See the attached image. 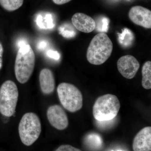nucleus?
Returning a JSON list of instances; mask_svg holds the SVG:
<instances>
[{"label":"nucleus","mask_w":151,"mask_h":151,"mask_svg":"<svg viewBox=\"0 0 151 151\" xmlns=\"http://www.w3.org/2000/svg\"><path fill=\"white\" fill-rule=\"evenodd\" d=\"M113 44L105 33L97 34L90 42L86 52V58L93 65L103 64L111 56Z\"/></svg>","instance_id":"obj_1"},{"label":"nucleus","mask_w":151,"mask_h":151,"mask_svg":"<svg viewBox=\"0 0 151 151\" xmlns=\"http://www.w3.org/2000/svg\"><path fill=\"white\" fill-rule=\"evenodd\" d=\"M34 52L29 44L19 48L15 63V74L17 80L25 84L29 80L35 65Z\"/></svg>","instance_id":"obj_2"},{"label":"nucleus","mask_w":151,"mask_h":151,"mask_svg":"<svg viewBox=\"0 0 151 151\" xmlns=\"http://www.w3.org/2000/svg\"><path fill=\"white\" fill-rule=\"evenodd\" d=\"M121 104L118 97L106 94L98 97L93 107V115L97 121H110L118 115Z\"/></svg>","instance_id":"obj_3"},{"label":"nucleus","mask_w":151,"mask_h":151,"mask_svg":"<svg viewBox=\"0 0 151 151\" xmlns=\"http://www.w3.org/2000/svg\"><path fill=\"white\" fill-rule=\"evenodd\" d=\"M40 119L35 113H27L22 117L19 125V133L22 143L32 145L37 140L41 132Z\"/></svg>","instance_id":"obj_4"},{"label":"nucleus","mask_w":151,"mask_h":151,"mask_svg":"<svg viewBox=\"0 0 151 151\" xmlns=\"http://www.w3.org/2000/svg\"><path fill=\"white\" fill-rule=\"evenodd\" d=\"M60 101L64 108L71 113L81 109L83 106V96L81 91L73 84L62 83L57 87Z\"/></svg>","instance_id":"obj_5"},{"label":"nucleus","mask_w":151,"mask_h":151,"mask_svg":"<svg viewBox=\"0 0 151 151\" xmlns=\"http://www.w3.org/2000/svg\"><path fill=\"white\" fill-rule=\"evenodd\" d=\"M19 97L17 86L14 81H5L0 88V113L9 117L15 112Z\"/></svg>","instance_id":"obj_6"},{"label":"nucleus","mask_w":151,"mask_h":151,"mask_svg":"<svg viewBox=\"0 0 151 151\" xmlns=\"http://www.w3.org/2000/svg\"><path fill=\"white\" fill-rule=\"evenodd\" d=\"M47 116L49 123L57 129L63 130L67 128L68 125V116L60 105L50 106L47 109Z\"/></svg>","instance_id":"obj_7"},{"label":"nucleus","mask_w":151,"mask_h":151,"mask_svg":"<svg viewBox=\"0 0 151 151\" xmlns=\"http://www.w3.org/2000/svg\"><path fill=\"white\" fill-rule=\"evenodd\" d=\"M139 67L140 64L137 60L131 55L121 57L117 62V68L119 72L127 79L134 78Z\"/></svg>","instance_id":"obj_8"},{"label":"nucleus","mask_w":151,"mask_h":151,"mask_svg":"<svg viewBox=\"0 0 151 151\" xmlns=\"http://www.w3.org/2000/svg\"><path fill=\"white\" fill-rule=\"evenodd\" d=\"M129 17L135 24L151 29V11L148 9L139 6L132 7L129 12Z\"/></svg>","instance_id":"obj_9"},{"label":"nucleus","mask_w":151,"mask_h":151,"mask_svg":"<svg viewBox=\"0 0 151 151\" xmlns=\"http://www.w3.org/2000/svg\"><path fill=\"white\" fill-rule=\"evenodd\" d=\"M134 151H151V127H145L134 138Z\"/></svg>","instance_id":"obj_10"},{"label":"nucleus","mask_w":151,"mask_h":151,"mask_svg":"<svg viewBox=\"0 0 151 151\" xmlns=\"http://www.w3.org/2000/svg\"><path fill=\"white\" fill-rule=\"evenodd\" d=\"M71 21L74 27L81 32L90 33L94 31L96 27V22L94 19L81 13L74 14Z\"/></svg>","instance_id":"obj_11"},{"label":"nucleus","mask_w":151,"mask_h":151,"mask_svg":"<svg viewBox=\"0 0 151 151\" xmlns=\"http://www.w3.org/2000/svg\"><path fill=\"white\" fill-rule=\"evenodd\" d=\"M39 79L41 89L44 94H49L53 92L55 88V81L50 69L44 68L41 70Z\"/></svg>","instance_id":"obj_12"},{"label":"nucleus","mask_w":151,"mask_h":151,"mask_svg":"<svg viewBox=\"0 0 151 151\" xmlns=\"http://www.w3.org/2000/svg\"><path fill=\"white\" fill-rule=\"evenodd\" d=\"M142 86L145 89H151V61L144 63L142 68Z\"/></svg>","instance_id":"obj_13"},{"label":"nucleus","mask_w":151,"mask_h":151,"mask_svg":"<svg viewBox=\"0 0 151 151\" xmlns=\"http://www.w3.org/2000/svg\"><path fill=\"white\" fill-rule=\"evenodd\" d=\"M118 40L122 46L128 47L131 46L134 42V35L130 29L125 28L122 33L119 34Z\"/></svg>","instance_id":"obj_14"},{"label":"nucleus","mask_w":151,"mask_h":151,"mask_svg":"<svg viewBox=\"0 0 151 151\" xmlns=\"http://www.w3.org/2000/svg\"><path fill=\"white\" fill-rule=\"evenodd\" d=\"M36 23L41 29H52L54 27L52 16L50 14H47L44 18L40 14L38 15Z\"/></svg>","instance_id":"obj_15"},{"label":"nucleus","mask_w":151,"mask_h":151,"mask_svg":"<svg viewBox=\"0 0 151 151\" xmlns=\"http://www.w3.org/2000/svg\"><path fill=\"white\" fill-rule=\"evenodd\" d=\"M24 0H0V5L9 12L15 11L22 6Z\"/></svg>","instance_id":"obj_16"},{"label":"nucleus","mask_w":151,"mask_h":151,"mask_svg":"<svg viewBox=\"0 0 151 151\" xmlns=\"http://www.w3.org/2000/svg\"><path fill=\"white\" fill-rule=\"evenodd\" d=\"M86 142L88 145L93 150H97L101 147L102 140L100 136L97 134H90L86 138Z\"/></svg>","instance_id":"obj_17"},{"label":"nucleus","mask_w":151,"mask_h":151,"mask_svg":"<svg viewBox=\"0 0 151 151\" xmlns=\"http://www.w3.org/2000/svg\"><path fill=\"white\" fill-rule=\"evenodd\" d=\"M72 27L68 25H63L59 28L60 34L65 38L74 37L76 35V32Z\"/></svg>","instance_id":"obj_18"},{"label":"nucleus","mask_w":151,"mask_h":151,"mask_svg":"<svg viewBox=\"0 0 151 151\" xmlns=\"http://www.w3.org/2000/svg\"><path fill=\"white\" fill-rule=\"evenodd\" d=\"M109 22V19L105 17L102 18L100 21V23H97V25H96L95 29H97L98 31L101 32H107Z\"/></svg>","instance_id":"obj_19"},{"label":"nucleus","mask_w":151,"mask_h":151,"mask_svg":"<svg viewBox=\"0 0 151 151\" xmlns=\"http://www.w3.org/2000/svg\"><path fill=\"white\" fill-rule=\"evenodd\" d=\"M55 151H82L80 149L76 148L75 147L70 145H62L60 146Z\"/></svg>","instance_id":"obj_20"},{"label":"nucleus","mask_w":151,"mask_h":151,"mask_svg":"<svg viewBox=\"0 0 151 151\" xmlns=\"http://www.w3.org/2000/svg\"><path fill=\"white\" fill-rule=\"evenodd\" d=\"M47 55L49 57L56 60H58L60 58V55L57 51L52 50H49L47 52Z\"/></svg>","instance_id":"obj_21"},{"label":"nucleus","mask_w":151,"mask_h":151,"mask_svg":"<svg viewBox=\"0 0 151 151\" xmlns=\"http://www.w3.org/2000/svg\"><path fill=\"white\" fill-rule=\"evenodd\" d=\"M47 45V42L45 40L40 42L37 44V48L40 50H42L46 47Z\"/></svg>","instance_id":"obj_22"},{"label":"nucleus","mask_w":151,"mask_h":151,"mask_svg":"<svg viewBox=\"0 0 151 151\" xmlns=\"http://www.w3.org/2000/svg\"><path fill=\"white\" fill-rule=\"evenodd\" d=\"M3 52H4V49H3V45L0 42V70L2 67Z\"/></svg>","instance_id":"obj_23"},{"label":"nucleus","mask_w":151,"mask_h":151,"mask_svg":"<svg viewBox=\"0 0 151 151\" xmlns=\"http://www.w3.org/2000/svg\"><path fill=\"white\" fill-rule=\"evenodd\" d=\"M71 0H52L55 4L58 5H62L66 4Z\"/></svg>","instance_id":"obj_24"},{"label":"nucleus","mask_w":151,"mask_h":151,"mask_svg":"<svg viewBox=\"0 0 151 151\" xmlns=\"http://www.w3.org/2000/svg\"><path fill=\"white\" fill-rule=\"evenodd\" d=\"M17 44L18 47L19 48L21 47L24 46L28 44V43L26 41L22 39L18 41Z\"/></svg>","instance_id":"obj_25"},{"label":"nucleus","mask_w":151,"mask_h":151,"mask_svg":"<svg viewBox=\"0 0 151 151\" xmlns=\"http://www.w3.org/2000/svg\"><path fill=\"white\" fill-rule=\"evenodd\" d=\"M121 151V150H119V151Z\"/></svg>","instance_id":"obj_26"}]
</instances>
